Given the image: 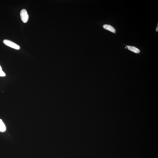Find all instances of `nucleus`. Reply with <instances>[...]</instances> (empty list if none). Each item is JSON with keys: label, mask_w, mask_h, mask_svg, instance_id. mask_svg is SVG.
Returning a JSON list of instances; mask_svg holds the SVG:
<instances>
[{"label": "nucleus", "mask_w": 158, "mask_h": 158, "mask_svg": "<svg viewBox=\"0 0 158 158\" xmlns=\"http://www.w3.org/2000/svg\"><path fill=\"white\" fill-rule=\"evenodd\" d=\"M3 42L5 45L12 48L18 50H19L20 49V47L19 46L10 40H3Z\"/></svg>", "instance_id": "f257e3e1"}, {"label": "nucleus", "mask_w": 158, "mask_h": 158, "mask_svg": "<svg viewBox=\"0 0 158 158\" xmlns=\"http://www.w3.org/2000/svg\"><path fill=\"white\" fill-rule=\"evenodd\" d=\"M20 16L21 19L23 22L26 23L28 21L29 16L27 11L25 9L21 10L20 12Z\"/></svg>", "instance_id": "f03ea898"}, {"label": "nucleus", "mask_w": 158, "mask_h": 158, "mask_svg": "<svg viewBox=\"0 0 158 158\" xmlns=\"http://www.w3.org/2000/svg\"><path fill=\"white\" fill-rule=\"evenodd\" d=\"M103 27L106 30H108L113 33H115L116 30L115 28L111 25H104L103 26Z\"/></svg>", "instance_id": "7ed1b4c3"}, {"label": "nucleus", "mask_w": 158, "mask_h": 158, "mask_svg": "<svg viewBox=\"0 0 158 158\" xmlns=\"http://www.w3.org/2000/svg\"><path fill=\"white\" fill-rule=\"evenodd\" d=\"M129 50L136 53H138L140 52L139 49L134 46H126Z\"/></svg>", "instance_id": "20e7f679"}, {"label": "nucleus", "mask_w": 158, "mask_h": 158, "mask_svg": "<svg viewBox=\"0 0 158 158\" xmlns=\"http://www.w3.org/2000/svg\"><path fill=\"white\" fill-rule=\"evenodd\" d=\"M6 128L5 124L2 121V120L0 119V131L3 132L5 131Z\"/></svg>", "instance_id": "39448f33"}, {"label": "nucleus", "mask_w": 158, "mask_h": 158, "mask_svg": "<svg viewBox=\"0 0 158 158\" xmlns=\"http://www.w3.org/2000/svg\"><path fill=\"white\" fill-rule=\"evenodd\" d=\"M5 74L3 71L0 65V76H5Z\"/></svg>", "instance_id": "423d86ee"}, {"label": "nucleus", "mask_w": 158, "mask_h": 158, "mask_svg": "<svg viewBox=\"0 0 158 158\" xmlns=\"http://www.w3.org/2000/svg\"><path fill=\"white\" fill-rule=\"evenodd\" d=\"M156 31H158V27L156 28Z\"/></svg>", "instance_id": "0eeeda50"}, {"label": "nucleus", "mask_w": 158, "mask_h": 158, "mask_svg": "<svg viewBox=\"0 0 158 158\" xmlns=\"http://www.w3.org/2000/svg\"><path fill=\"white\" fill-rule=\"evenodd\" d=\"M125 48H127V47H125Z\"/></svg>", "instance_id": "6e6552de"}]
</instances>
